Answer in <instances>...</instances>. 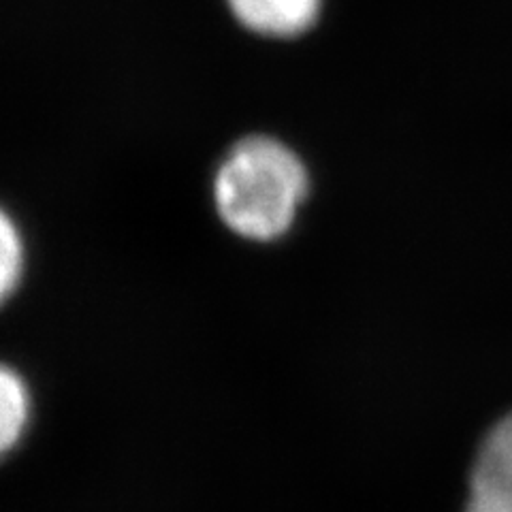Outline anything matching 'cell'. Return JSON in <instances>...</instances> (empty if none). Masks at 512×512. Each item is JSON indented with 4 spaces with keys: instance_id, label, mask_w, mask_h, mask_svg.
Returning a JSON list of instances; mask_svg holds the SVG:
<instances>
[{
    "instance_id": "6da1fadb",
    "label": "cell",
    "mask_w": 512,
    "mask_h": 512,
    "mask_svg": "<svg viewBox=\"0 0 512 512\" xmlns=\"http://www.w3.org/2000/svg\"><path fill=\"white\" fill-rule=\"evenodd\" d=\"M306 195V167L295 152L271 137L235 143L214 180L220 218L248 239H274L286 233Z\"/></svg>"
},
{
    "instance_id": "7a4b0ae2",
    "label": "cell",
    "mask_w": 512,
    "mask_h": 512,
    "mask_svg": "<svg viewBox=\"0 0 512 512\" xmlns=\"http://www.w3.org/2000/svg\"><path fill=\"white\" fill-rule=\"evenodd\" d=\"M466 512H512V414L504 416L480 446Z\"/></svg>"
},
{
    "instance_id": "3957f363",
    "label": "cell",
    "mask_w": 512,
    "mask_h": 512,
    "mask_svg": "<svg viewBox=\"0 0 512 512\" xmlns=\"http://www.w3.org/2000/svg\"><path fill=\"white\" fill-rule=\"evenodd\" d=\"M235 18L269 37H295L318 18L323 0H229Z\"/></svg>"
},
{
    "instance_id": "277c9868",
    "label": "cell",
    "mask_w": 512,
    "mask_h": 512,
    "mask_svg": "<svg viewBox=\"0 0 512 512\" xmlns=\"http://www.w3.org/2000/svg\"><path fill=\"white\" fill-rule=\"evenodd\" d=\"M30 412L24 380L0 363V457H5L22 438Z\"/></svg>"
},
{
    "instance_id": "5b68a950",
    "label": "cell",
    "mask_w": 512,
    "mask_h": 512,
    "mask_svg": "<svg viewBox=\"0 0 512 512\" xmlns=\"http://www.w3.org/2000/svg\"><path fill=\"white\" fill-rule=\"evenodd\" d=\"M24 269L22 237L11 216L0 207V306L13 295Z\"/></svg>"
}]
</instances>
